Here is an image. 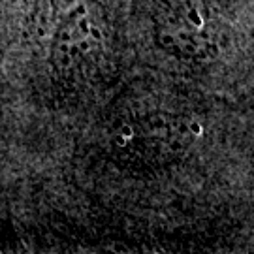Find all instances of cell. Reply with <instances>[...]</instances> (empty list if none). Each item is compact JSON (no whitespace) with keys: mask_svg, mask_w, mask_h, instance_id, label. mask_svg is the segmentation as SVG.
<instances>
[{"mask_svg":"<svg viewBox=\"0 0 254 254\" xmlns=\"http://www.w3.org/2000/svg\"><path fill=\"white\" fill-rule=\"evenodd\" d=\"M189 21H190L192 27H196L198 30L205 25V21H203V17H201V13H200V6H194V8L189 11Z\"/></svg>","mask_w":254,"mask_h":254,"instance_id":"1","label":"cell"},{"mask_svg":"<svg viewBox=\"0 0 254 254\" xmlns=\"http://www.w3.org/2000/svg\"><path fill=\"white\" fill-rule=\"evenodd\" d=\"M160 42H162L164 47H173L175 46V36H172V34H162Z\"/></svg>","mask_w":254,"mask_h":254,"instance_id":"2","label":"cell"},{"mask_svg":"<svg viewBox=\"0 0 254 254\" xmlns=\"http://www.w3.org/2000/svg\"><path fill=\"white\" fill-rule=\"evenodd\" d=\"M190 130L194 132V134H198V136H200V134H201V125H200V123H190Z\"/></svg>","mask_w":254,"mask_h":254,"instance_id":"3","label":"cell"}]
</instances>
